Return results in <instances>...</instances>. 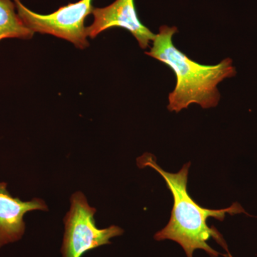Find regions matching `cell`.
Segmentation results:
<instances>
[{
    "label": "cell",
    "mask_w": 257,
    "mask_h": 257,
    "mask_svg": "<svg viewBox=\"0 0 257 257\" xmlns=\"http://www.w3.org/2000/svg\"><path fill=\"white\" fill-rule=\"evenodd\" d=\"M138 164L140 167H151L160 174L173 197L170 221L164 229L155 234V240H172L178 243L187 257H193V253L197 249L204 250L211 257H218L221 253L207 243L213 238L226 250L228 256L232 257L222 235L214 226L209 227L207 220L208 218L213 217L223 221L226 214L234 215L246 213L239 204L235 202L231 207L222 209H205L198 204L187 191L190 162L185 164L177 173H170L162 170L151 154H145L140 157Z\"/></svg>",
    "instance_id": "1"
},
{
    "label": "cell",
    "mask_w": 257,
    "mask_h": 257,
    "mask_svg": "<svg viewBox=\"0 0 257 257\" xmlns=\"http://www.w3.org/2000/svg\"><path fill=\"white\" fill-rule=\"evenodd\" d=\"M177 32L176 27H160L150 52H145L175 72L177 83L169 94L167 109L178 113L192 104L203 109L215 107L220 100L218 84L236 75L232 60L226 58L215 65H204L191 60L174 45L172 38Z\"/></svg>",
    "instance_id": "2"
},
{
    "label": "cell",
    "mask_w": 257,
    "mask_h": 257,
    "mask_svg": "<svg viewBox=\"0 0 257 257\" xmlns=\"http://www.w3.org/2000/svg\"><path fill=\"white\" fill-rule=\"evenodd\" d=\"M14 2L19 16L32 32L54 35L72 42L82 50L89 46L84 22L88 15L92 14V0H79L46 15L29 10L21 0Z\"/></svg>",
    "instance_id": "3"
},
{
    "label": "cell",
    "mask_w": 257,
    "mask_h": 257,
    "mask_svg": "<svg viewBox=\"0 0 257 257\" xmlns=\"http://www.w3.org/2000/svg\"><path fill=\"white\" fill-rule=\"evenodd\" d=\"M71 203L70 210L64 219L62 257H82L89 250L110 243L111 238L124 232L122 229L114 225L102 229L96 227L94 218L96 209L88 204L82 192L74 194Z\"/></svg>",
    "instance_id": "4"
},
{
    "label": "cell",
    "mask_w": 257,
    "mask_h": 257,
    "mask_svg": "<svg viewBox=\"0 0 257 257\" xmlns=\"http://www.w3.org/2000/svg\"><path fill=\"white\" fill-rule=\"evenodd\" d=\"M94 22L87 28V37L95 38L104 30L114 28L125 29L131 32L142 49H147L156 35L143 25L138 18L135 0H116L103 8H94Z\"/></svg>",
    "instance_id": "5"
},
{
    "label": "cell",
    "mask_w": 257,
    "mask_h": 257,
    "mask_svg": "<svg viewBox=\"0 0 257 257\" xmlns=\"http://www.w3.org/2000/svg\"><path fill=\"white\" fill-rule=\"evenodd\" d=\"M38 209H47L41 199L23 202L10 195L6 183H0V248L23 237L25 231L24 216L29 211Z\"/></svg>",
    "instance_id": "6"
},
{
    "label": "cell",
    "mask_w": 257,
    "mask_h": 257,
    "mask_svg": "<svg viewBox=\"0 0 257 257\" xmlns=\"http://www.w3.org/2000/svg\"><path fill=\"white\" fill-rule=\"evenodd\" d=\"M14 0H0V42L5 39L30 40L35 32L25 25L16 13Z\"/></svg>",
    "instance_id": "7"
}]
</instances>
